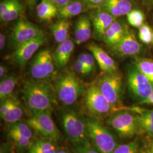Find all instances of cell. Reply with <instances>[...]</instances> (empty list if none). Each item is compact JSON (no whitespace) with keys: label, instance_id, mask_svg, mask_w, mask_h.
Wrapping results in <instances>:
<instances>
[{"label":"cell","instance_id":"obj_21","mask_svg":"<svg viewBox=\"0 0 153 153\" xmlns=\"http://www.w3.org/2000/svg\"><path fill=\"white\" fill-rule=\"evenodd\" d=\"M59 149L57 142L39 137L33 139L27 153H56Z\"/></svg>","mask_w":153,"mask_h":153},{"label":"cell","instance_id":"obj_15","mask_svg":"<svg viewBox=\"0 0 153 153\" xmlns=\"http://www.w3.org/2000/svg\"><path fill=\"white\" fill-rule=\"evenodd\" d=\"M115 19V17L102 10H98L92 14L91 21L95 38L98 40H103L106 31Z\"/></svg>","mask_w":153,"mask_h":153},{"label":"cell","instance_id":"obj_4","mask_svg":"<svg viewBox=\"0 0 153 153\" xmlns=\"http://www.w3.org/2000/svg\"><path fill=\"white\" fill-rule=\"evenodd\" d=\"M83 107L89 117L99 120L116 112L95 83L86 90L83 95Z\"/></svg>","mask_w":153,"mask_h":153},{"label":"cell","instance_id":"obj_16","mask_svg":"<svg viewBox=\"0 0 153 153\" xmlns=\"http://www.w3.org/2000/svg\"><path fill=\"white\" fill-rule=\"evenodd\" d=\"M100 7L102 8L101 10L116 18L127 15L131 11L132 5L129 0H105Z\"/></svg>","mask_w":153,"mask_h":153},{"label":"cell","instance_id":"obj_7","mask_svg":"<svg viewBox=\"0 0 153 153\" xmlns=\"http://www.w3.org/2000/svg\"><path fill=\"white\" fill-rule=\"evenodd\" d=\"M123 138L133 137L138 131L137 114L130 109L123 108L108 117L105 121Z\"/></svg>","mask_w":153,"mask_h":153},{"label":"cell","instance_id":"obj_47","mask_svg":"<svg viewBox=\"0 0 153 153\" xmlns=\"http://www.w3.org/2000/svg\"><path fill=\"white\" fill-rule=\"evenodd\" d=\"M152 43H153V42H152Z\"/></svg>","mask_w":153,"mask_h":153},{"label":"cell","instance_id":"obj_30","mask_svg":"<svg viewBox=\"0 0 153 153\" xmlns=\"http://www.w3.org/2000/svg\"><path fill=\"white\" fill-rule=\"evenodd\" d=\"M8 136L19 152L27 150L33 140L14 131H8Z\"/></svg>","mask_w":153,"mask_h":153},{"label":"cell","instance_id":"obj_41","mask_svg":"<svg viewBox=\"0 0 153 153\" xmlns=\"http://www.w3.org/2000/svg\"><path fill=\"white\" fill-rule=\"evenodd\" d=\"M6 39V37L5 34L3 33H0V49H1V51L3 50L5 47Z\"/></svg>","mask_w":153,"mask_h":153},{"label":"cell","instance_id":"obj_38","mask_svg":"<svg viewBox=\"0 0 153 153\" xmlns=\"http://www.w3.org/2000/svg\"><path fill=\"white\" fill-rule=\"evenodd\" d=\"M16 0H2L0 3V16L7 11Z\"/></svg>","mask_w":153,"mask_h":153},{"label":"cell","instance_id":"obj_10","mask_svg":"<svg viewBox=\"0 0 153 153\" xmlns=\"http://www.w3.org/2000/svg\"><path fill=\"white\" fill-rule=\"evenodd\" d=\"M128 86L133 96L140 102L148 98L153 92V85L134 65L131 66L127 74Z\"/></svg>","mask_w":153,"mask_h":153},{"label":"cell","instance_id":"obj_3","mask_svg":"<svg viewBox=\"0 0 153 153\" xmlns=\"http://www.w3.org/2000/svg\"><path fill=\"white\" fill-rule=\"evenodd\" d=\"M88 137L93 146L100 153H112L119 145L118 140L98 119L85 118Z\"/></svg>","mask_w":153,"mask_h":153},{"label":"cell","instance_id":"obj_35","mask_svg":"<svg viewBox=\"0 0 153 153\" xmlns=\"http://www.w3.org/2000/svg\"><path fill=\"white\" fill-rule=\"evenodd\" d=\"M14 97L12 96L8 98L5 99L1 101L0 104V116L2 118L7 112L11 106Z\"/></svg>","mask_w":153,"mask_h":153},{"label":"cell","instance_id":"obj_27","mask_svg":"<svg viewBox=\"0 0 153 153\" xmlns=\"http://www.w3.org/2000/svg\"><path fill=\"white\" fill-rule=\"evenodd\" d=\"M133 64L153 85V59L135 56Z\"/></svg>","mask_w":153,"mask_h":153},{"label":"cell","instance_id":"obj_22","mask_svg":"<svg viewBox=\"0 0 153 153\" xmlns=\"http://www.w3.org/2000/svg\"><path fill=\"white\" fill-rule=\"evenodd\" d=\"M36 12L40 19L49 22L58 16L59 8L51 0H41L37 6Z\"/></svg>","mask_w":153,"mask_h":153},{"label":"cell","instance_id":"obj_6","mask_svg":"<svg viewBox=\"0 0 153 153\" xmlns=\"http://www.w3.org/2000/svg\"><path fill=\"white\" fill-rule=\"evenodd\" d=\"M57 65L53 54L49 49L39 51L31 61L29 73L33 80L49 81L57 75Z\"/></svg>","mask_w":153,"mask_h":153},{"label":"cell","instance_id":"obj_9","mask_svg":"<svg viewBox=\"0 0 153 153\" xmlns=\"http://www.w3.org/2000/svg\"><path fill=\"white\" fill-rule=\"evenodd\" d=\"M52 112L48 110L31 115L26 121L39 137L57 142L60 140L61 133L53 120Z\"/></svg>","mask_w":153,"mask_h":153},{"label":"cell","instance_id":"obj_2","mask_svg":"<svg viewBox=\"0 0 153 153\" xmlns=\"http://www.w3.org/2000/svg\"><path fill=\"white\" fill-rule=\"evenodd\" d=\"M53 85L58 102L64 106L76 104L86 91L83 82L69 70L57 74Z\"/></svg>","mask_w":153,"mask_h":153},{"label":"cell","instance_id":"obj_8","mask_svg":"<svg viewBox=\"0 0 153 153\" xmlns=\"http://www.w3.org/2000/svg\"><path fill=\"white\" fill-rule=\"evenodd\" d=\"M61 124L66 136L73 143L90 141L85 119L76 112L68 110L61 116Z\"/></svg>","mask_w":153,"mask_h":153},{"label":"cell","instance_id":"obj_25","mask_svg":"<svg viewBox=\"0 0 153 153\" xmlns=\"http://www.w3.org/2000/svg\"><path fill=\"white\" fill-rule=\"evenodd\" d=\"M18 83V78L13 76H7L1 79L0 100L1 101L13 96V93Z\"/></svg>","mask_w":153,"mask_h":153},{"label":"cell","instance_id":"obj_36","mask_svg":"<svg viewBox=\"0 0 153 153\" xmlns=\"http://www.w3.org/2000/svg\"><path fill=\"white\" fill-rule=\"evenodd\" d=\"M73 67L74 71L76 72L78 74L82 75L83 76L88 75V71L85 68V66L83 65L78 59H76V60L74 61Z\"/></svg>","mask_w":153,"mask_h":153},{"label":"cell","instance_id":"obj_13","mask_svg":"<svg viewBox=\"0 0 153 153\" xmlns=\"http://www.w3.org/2000/svg\"><path fill=\"white\" fill-rule=\"evenodd\" d=\"M111 49L119 57H135L140 53L142 46L137 40L134 31L128 27L120 40Z\"/></svg>","mask_w":153,"mask_h":153},{"label":"cell","instance_id":"obj_31","mask_svg":"<svg viewBox=\"0 0 153 153\" xmlns=\"http://www.w3.org/2000/svg\"><path fill=\"white\" fill-rule=\"evenodd\" d=\"M127 21L133 27L140 28L145 23V16L141 10L133 9L129 11L127 15Z\"/></svg>","mask_w":153,"mask_h":153},{"label":"cell","instance_id":"obj_46","mask_svg":"<svg viewBox=\"0 0 153 153\" xmlns=\"http://www.w3.org/2000/svg\"><path fill=\"white\" fill-rule=\"evenodd\" d=\"M144 153H153V144L149 146L145 150Z\"/></svg>","mask_w":153,"mask_h":153},{"label":"cell","instance_id":"obj_17","mask_svg":"<svg viewBox=\"0 0 153 153\" xmlns=\"http://www.w3.org/2000/svg\"><path fill=\"white\" fill-rule=\"evenodd\" d=\"M91 19L86 16H80L76 23L74 40L76 44L84 43L91 38L92 35Z\"/></svg>","mask_w":153,"mask_h":153},{"label":"cell","instance_id":"obj_23","mask_svg":"<svg viewBox=\"0 0 153 153\" xmlns=\"http://www.w3.org/2000/svg\"><path fill=\"white\" fill-rule=\"evenodd\" d=\"M71 25L69 19H60L51 25L50 30L57 43L60 44L68 39Z\"/></svg>","mask_w":153,"mask_h":153},{"label":"cell","instance_id":"obj_14","mask_svg":"<svg viewBox=\"0 0 153 153\" xmlns=\"http://www.w3.org/2000/svg\"><path fill=\"white\" fill-rule=\"evenodd\" d=\"M87 47L98 62L102 73H111L118 71L115 61L104 49L93 42L88 44Z\"/></svg>","mask_w":153,"mask_h":153},{"label":"cell","instance_id":"obj_18","mask_svg":"<svg viewBox=\"0 0 153 153\" xmlns=\"http://www.w3.org/2000/svg\"><path fill=\"white\" fill-rule=\"evenodd\" d=\"M124 108L135 112L137 114L138 128L149 136L153 137V109L147 110L138 107Z\"/></svg>","mask_w":153,"mask_h":153},{"label":"cell","instance_id":"obj_26","mask_svg":"<svg viewBox=\"0 0 153 153\" xmlns=\"http://www.w3.org/2000/svg\"><path fill=\"white\" fill-rule=\"evenodd\" d=\"M23 114V109L19 101L14 97L11 106L7 112L1 119L6 123L12 124L21 120Z\"/></svg>","mask_w":153,"mask_h":153},{"label":"cell","instance_id":"obj_5","mask_svg":"<svg viewBox=\"0 0 153 153\" xmlns=\"http://www.w3.org/2000/svg\"><path fill=\"white\" fill-rule=\"evenodd\" d=\"M94 83L109 100L116 111L123 107L122 105L123 78L119 71L102 73Z\"/></svg>","mask_w":153,"mask_h":153},{"label":"cell","instance_id":"obj_20","mask_svg":"<svg viewBox=\"0 0 153 153\" xmlns=\"http://www.w3.org/2000/svg\"><path fill=\"white\" fill-rule=\"evenodd\" d=\"M128 26L119 21H115L106 31L103 40L109 48L117 44L126 33Z\"/></svg>","mask_w":153,"mask_h":153},{"label":"cell","instance_id":"obj_11","mask_svg":"<svg viewBox=\"0 0 153 153\" xmlns=\"http://www.w3.org/2000/svg\"><path fill=\"white\" fill-rule=\"evenodd\" d=\"M44 33L35 24L21 18L12 29L10 43L14 49L19 45L43 35Z\"/></svg>","mask_w":153,"mask_h":153},{"label":"cell","instance_id":"obj_39","mask_svg":"<svg viewBox=\"0 0 153 153\" xmlns=\"http://www.w3.org/2000/svg\"><path fill=\"white\" fill-rule=\"evenodd\" d=\"M105 0H85V3L89 6H100Z\"/></svg>","mask_w":153,"mask_h":153},{"label":"cell","instance_id":"obj_24","mask_svg":"<svg viewBox=\"0 0 153 153\" xmlns=\"http://www.w3.org/2000/svg\"><path fill=\"white\" fill-rule=\"evenodd\" d=\"M83 10V5L80 1H71L67 5L59 8L58 16L60 19H69L79 15Z\"/></svg>","mask_w":153,"mask_h":153},{"label":"cell","instance_id":"obj_34","mask_svg":"<svg viewBox=\"0 0 153 153\" xmlns=\"http://www.w3.org/2000/svg\"><path fill=\"white\" fill-rule=\"evenodd\" d=\"M74 152L76 153H100L90 141L74 143Z\"/></svg>","mask_w":153,"mask_h":153},{"label":"cell","instance_id":"obj_43","mask_svg":"<svg viewBox=\"0 0 153 153\" xmlns=\"http://www.w3.org/2000/svg\"><path fill=\"white\" fill-rule=\"evenodd\" d=\"M7 69L5 66L4 65H1L0 66V78L1 79L4 78V77L7 76Z\"/></svg>","mask_w":153,"mask_h":153},{"label":"cell","instance_id":"obj_40","mask_svg":"<svg viewBox=\"0 0 153 153\" xmlns=\"http://www.w3.org/2000/svg\"><path fill=\"white\" fill-rule=\"evenodd\" d=\"M72 0H51V1L58 8L67 5Z\"/></svg>","mask_w":153,"mask_h":153},{"label":"cell","instance_id":"obj_44","mask_svg":"<svg viewBox=\"0 0 153 153\" xmlns=\"http://www.w3.org/2000/svg\"><path fill=\"white\" fill-rule=\"evenodd\" d=\"M56 153H76L74 152H71L69 150L66 149H59Z\"/></svg>","mask_w":153,"mask_h":153},{"label":"cell","instance_id":"obj_29","mask_svg":"<svg viewBox=\"0 0 153 153\" xmlns=\"http://www.w3.org/2000/svg\"><path fill=\"white\" fill-rule=\"evenodd\" d=\"M33 129L28 125L27 121L21 120L10 124L9 129V131L16 132L23 136L27 137L32 140L33 136Z\"/></svg>","mask_w":153,"mask_h":153},{"label":"cell","instance_id":"obj_45","mask_svg":"<svg viewBox=\"0 0 153 153\" xmlns=\"http://www.w3.org/2000/svg\"><path fill=\"white\" fill-rule=\"evenodd\" d=\"M38 0H27L28 5L30 7H33L36 4Z\"/></svg>","mask_w":153,"mask_h":153},{"label":"cell","instance_id":"obj_12","mask_svg":"<svg viewBox=\"0 0 153 153\" xmlns=\"http://www.w3.org/2000/svg\"><path fill=\"white\" fill-rule=\"evenodd\" d=\"M47 43V38L43 33L36 38L22 44L15 49L11 57L20 68L26 65L39 48Z\"/></svg>","mask_w":153,"mask_h":153},{"label":"cell","instance_id":"obj_19","mask_svg":"<svg viewBox=\"0 0 153 153\" xmlns=\"http://www.w3.org/2000/svg\"><path fill=\"white\" fill-rule=\"evenodd\" d=\"M74 49V43L70 38L59 44L53 53L55 61L59 68H64L67 65Z\"/></svg>","mask_w":153,"mask_h":153},{"label":"cell","instance_id":"obj_32","mask_svg":"<svg viewBox=\"0 0 153 153\" xmlns=\"http://www.w3.org/2000/svg\"><path fill=\"white\" fill-rule=\"evenodd\" d=\"M153 30L147 24L144 23L139 28L138 36L141 42L145 44H150L153 42Z\"/></svg>","mask_w":153,"mask_h":153},{"label":"cell","instance_id":"obj_1","mask_svg":"<svg viewBox=\"0 0 153 153\" xmlns=\"http://www.w3.org/2000/svg\"><path fill=\"white\" fill-rule=\"evenodd\" d=\"M24 102L31 115L45 111H52L58 100L53 85L49 81L30 80L22 88Z\"/></svg>","mask_w":153,"mask_h":153},{"label":"cell","instance_id":"obj_33","mask_svg":"<svg viewBox=\"0 0 153 153\" xmlns=\"http://www.w3.org/2000/svg\"><path fill=\"white\" fill-rule=\"evenodd\" d=\"M138 143L136 141L119 145L112 153H139Z\"/></svg>","mask_w":153,"mask_h":153},{"label":"cell","instance_id":"obj_42","mask_svg":"<svg viewBox=\"0 0 153 153\" xmlns=\"http://www.w3.org/2000/svg\"><path fill=\"white\" fill-rule=\"evenodd\" d=\"M138 104H152L153 105V91L150 95L148 97V98L145 99L141 102H139Z\"/></svg>","mask_w":153,"mask_h":153},{"label":"cell","instance_id":"obj_37","mask_svg":"<svg viewBox=\"0 0 153 153\" xmlns=\"http://www.w3.org/2000/svg\"><path fill=\"white\" fill-rule=\"evenodd\" d=\"M86 65L89 74L94 71L95 68V59L92 53H86Z\"/></svg>","mask_w":153,"mask_h":153},{"label":"cell","instance_id":"obj_28","mask_svg":"<svg viewBox=\"0 0 153 153\" xmlns=\"http://www.w3.org/2000/svg\"><path fill=\"white\" fill-rule=\"evenodd\" d=\"M23 7L19 0L11 6L7 11L2 16H0L1 21L4 22H10L17 19L21 16L23 11Z\"/></svg>","mask_w":153,"mask_h":153}]
</instances>
